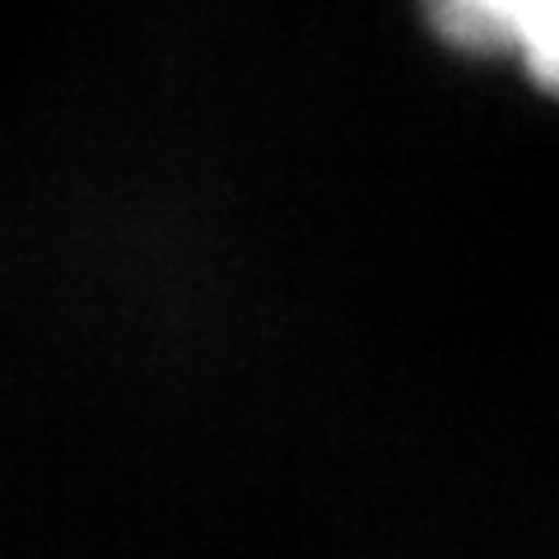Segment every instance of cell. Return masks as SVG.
<instances>
[{"label":"cell","instance_id":"6da1fadb","mask_svg":"<svg viewBox=\"0 0 559 559\" xmlns=\"http://www.w3.org/2000/svg\"><path fill=\"white\" fill-rule=\"evenodd\" d=\"M429 28L471 57H518L559 98V0H419Z\"/></svg>","mask_w":559,"mask_h":559}]
</instances>
